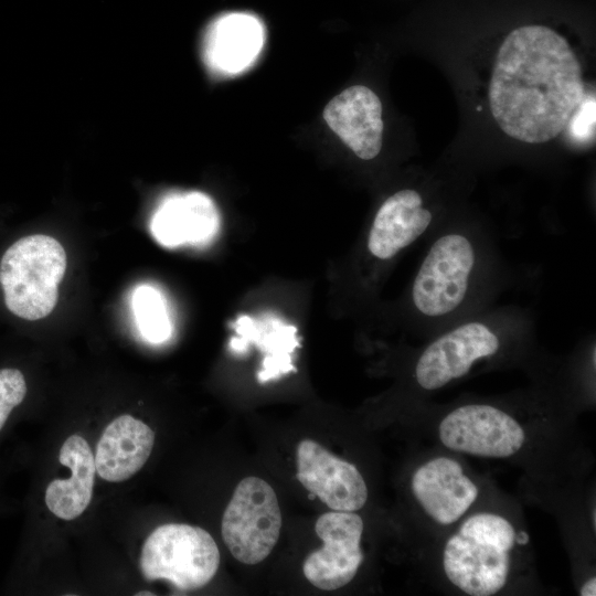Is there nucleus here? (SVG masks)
Wrapping results in <instances>:
<instances>
[{
  "mask_svg": "<svg viewBox=\"0 0 596 596\" xmlns=\"http://www.w3.org/2000/svg\"><path fill=\"white\" fill-rule=\"evenodd\" d=\"M363 528L362 518L351 511L320 515L315 530L323 544L304 562L302 571L308 582L323 590H334L350 583L364 558L361 549Z\"/></svg>",
  "mask_w": 596,
  "mask_h": 596,
  "instance_id": "obj_9",
  "label": "nucleus"
},
{
  "mask_svg": "<svg viewBox=\"0 0 596 596\" xmlns=\"http://www.w3.org/2000/svg\"><path fill=\"white\" fill-rule=\"evenodd\" d=\"M219 212L210 196L202 192L173 194L156 210L150 228L166 247L203 245L217 233Z\"/></svg>",
  "mask_w": 596,
  "mask_h": 596,
  "instance_id": "obj_14",
  "label": "nucleus"
},
{
  "mask_svg": "<svg viewBox=\"0 0 596 596\" xmlns=\"http://www.w3.org/2000/svg\"><path fill=\"white\" fill-rule=\"evenodd\" d=\"M447 448L473 456L507 458L521 450L525 433L507 412L489 404H467L448 413L438 427Z\"/></svg>",
  "mask_w": 596,
  "mask_h": 596,
  "instance_id": "obj_8",
  "label": "nucleus"
},
{
  "mask_svg": "<svg viewBox=\"0 0 596 596\" xmlns=\"http://www.w3.org/2000/svg\"><path fill=\"white\" fill-rule=\"evenodd\" d=\"M65 270L66 254L55 238L43 234L19 238L0 260V285L7 308L30 321L49 316L56 305Z\"/></svg>",
  "mask_w": 596,
  "mask_h": 596,
  "instance_id": "obj_5",
  "label": "nucleus"
},
{
  "mask_svg": "<svg viewBox=\"0 0 596 596\" xmlns=\"http://www.w3.org/2000/svg\"><path fill=\"white\" fill-rule=\"evenodd\" d=\"M281 529V513L272 486L258 477H246L236 486L223 513L222 538L241 563L264 561L275 547Z\"/></svg>",
  "mask_w": 596,
  "mask_h": 596,
  "instance_id": "obj_7",
  "label": "nucleus"
},
{
  "mask_svg": "<svg viewBox=\"0 0 596 596\" xmlns=\"http://www.w3.org/2000/svg\"><path fill=\"white\" fill-rule=\"evenodd\" d=\"M412 491L424 511L448 525L465 514L478 497V488L453 458L437 457L422 465L412 477Z\"/></svg>",
  "mask_w": 596,
  "mask_h": 596,
  "instance_id": "obj_12",
  "label": "nucleus"
},
{
  "mask_svg": "<svg viewBox=\"0 0 596 596\" xmlns=\"http://www.w3.org/2000/svg\"><path fill=\"white\" fill-rule=\"evenodd\" d=\"M264 45V26L254 15L228 13L216 19L204 40V58L213 71L237 74L247 68Z\"/></svg>",
  "mask_w": 596,
  "mask_h": 596,
  "instance_id": "obj_17",
  "label": "nucleus"
},
{
  "mask_svg": "<svg viewBox=\"0 0 596 596\" xmlns=\"http://www.w3.org/2000/svg\"><path fill=\"white\" fill-rule=\"evenodd\" d=\"M581 596H595L596 595V578L595 576L586 581L579 590Z\"/></svg>",
  "mask_w": 596,
  "mask_h": 596,
  "instance_id": "obj_22",
  "label": "nucleus"
},
{
  "mask_svg": "<svg viewBox=\"0 0 596 596\" xmlns=\"http://www.w3.org/2000/svg\"><path fill=\"white\" fill-rule=\"evenodd\" d=\"M136 595H138V596H140V595H153V593L143 592V593H137Z\"/></svg>",
  "mask_w": 596,
  "mask_h": 596,
  "instance_id": "obj_24",
  "label": "nucleus"
},
{
  "mask_svg": "<svg viewBox=\"0 0 596 596\" xmlns=\"http://www.w3.org/2000/svg\"><path fill=\"white\" fill-rule=\"evenodd\" d=\"M297 479L332 511H358L368 500L366 483L358 468L312 439L298 444Z\"/></svg>",
  "mask_w": 596,
  "mask_h": 596,
  "instance_id": "obj_10",
  "label": "nucleus"
},
{
  "mask_svg": "<svg viewBox=\"0 0 596 596\" xmlns=\"http://www.w3.org/2000/svg\"><path fill=\"white\" fill-rule=\"evenodd\" d=\"M596 102L594 95H585L583 102L570 118L565 128L568 137L577 143L594 140L596 121Z\"/></svg>",
  "mask_w": 596,
  "mask_h": 596,
  "instance_id": "obj_21",
  "label": "nucleus"
},
{
  "mask_svg": "<svg viewBox=\"0 0 596 596\" xmlns=\"http://www.w3.org/2000/svg\"><path fill=\"white\" fill-rule=\"evenodd\" d=\"M434 213L414 189L390 195L379 207L369 231L366 247L381 262L394 258L430 228Z\"/></svg>",
  "mask_w": 596,
  "mask_h": 596,
  "instance_id": "obj_11",
  "label": "nucleus"
},
{
  "mask_svg": "<svg viewBox=\"0 0 596 596\" xmlns=\"http://www.w3.org/2000/svg\"><path fill=\"white\" fill-rule=\"evenodd\" d=\"M491 260L481 234L449 230L428 247L411 287V305L425 327L462 318L488 280Z\"/></svg>",
  "mask_w": 596,
  "mask_h": 596,
  "instance_id": "obj_2",
  "label": "nucleus"
},
{
  "mask_svg": "<svg viewBox=\"0 0 596 596\" xmlns=\"http://www.w3.org/2000/svg\"><path fill=\"white\" fill-rule=\"evenodd\" d=\"M585 95L581 64L563 36L542 25L509 33L489 86L492 116L508 136L528 143L555 138Z\"/></svg>",
  "mask_w": 596,
  "mask_h": 596,
  "instance_id": "obj_1",
  "label": "nucleus"
},
{
  "mask_svg": "<svg viewBox=\"0 0 596 596\" xmlns=\"http://www.w3.org/2000/svg\"><path fill=\"white\" fill-rule=\"evenodd\" d=\"M514 538L513 525L502 515H470L445 544L443 568L447 578L471 596L497 594L510 573Z\"/></svg>",
  "mask_w": 596,
  "mask_h": 596,
  "instance_id": "obj_3",
  "label": "nucleus"
},
{
  "mask_svg": "<svg viewBox=\"0 0 596 596\" xmlns=\"http://www.w3.org/2000/svg\"><path fill=\"white\" fill-rule=\"evenodd\" d=\"M58 461L71 469V478L54 479L45 490V504L60 519L79 517L91 503L95 482V460L89 444L81 435L68 436L63 443Z\"/></svg>",
  "mask_w": 596,
  "mask_h": 596,
  "instance_id": "obj_18",
  "label": "nucleus"
},
{
  "mask_svg": "<svg viewBox=\"0 0 596 596\" xmlns=\"http://www.w3.org/2000/svg\"><path fill=\"white\" fill-rule=\"evenodd\" d=\"M132 309L141 336L151 343L168 340L172 332L167 305L161 292L150 285L137 287Z\"/></svg>",
  "mask_w": 596,
  "mask_h": 596,
  "instance_id": "obj_19",
  "label": "nucleus"
},
{
  "mask_svg": "<svg viewBox=\"0 0 596 596\" xmlns=\"http://www.w3.org/2000/svg\"><path fill=\"white\" fill-rule=\"evenodd\" d=\"M26 395V382L18 369L6 368L0 370V430L3 428L9 415L21 404Z\"/></svg>",
  "mask_w": 596,
  "mask_h": 596,
  "instance_id": "obj_20",
  "label": "nucleus"
},
{
  "mask_svg": "<svg viewBox=\"0 0 596 596\" xmlns=\"http://www.w3.org/2000/svg\"><path fill=\"white\" fill-rule=\"evenodd\" d=\"M235 336L230 340L234 353H244L254 344L264 354L257 381L266 383L296 369L292 355L299 345L297 328L281 319L265 316L259 319L243 315L233 324Z\"/></svg>",
  "mask_w": 596,
  "mask_h": 596,
  "instance_id": "obj_16",
  "label": "nucleus"
},
{
  "mask_svg": "<svg viewBox=\"0 0 596 596\" xmlns=\"http://www.w3.org/2000/svg\"><path fill=\"white\" fill-rule=\"evenodd\" d=\"M529 534L524 531L515 534L514 542L519 544H526L529 542Z\"/></svg>",
  "mask_w": 596,
  "mask_h": 596,
  "instance_id": "obj_23",
  "label": "nucleus"
},
{
  "mask_svg": "<svg viewBox=\"0 0 596 596\" xmlns=\"http://www.w3.org/2000/svg\"><path fill=\"white\" fill-rule=\"evenodd\" d=\"M330 129L363 160L375 158L382 148V104L376 94L354 85L334 96L324 107Z\"/></svg>",
  "mask_w": 596,
  "mask_h": 596,
  "instance_id": "obj_13",
  "label": "nucleus"
},
{
  "mask_svg": "<svg viewBox=\"0 0 596 596\" xmlns=\"http://www.w3.org/2000/svg\"><path fill=\"white\" fill-rule=\"evenodd\" d=\"M155 445L153 430L142 421L124 414L104 429L94 456L96 472L109 482H121L147 462Z\"/></svg>",
  "mask_w": 596,
  "mask_h": 596,
  "instance_id": "obj_15",
  "label": "nucleus"
},
{
  "mask_svg": "<svg viewBox=\"0 0 596 596\" xmlns=\"http://www.w3.org/2000/svg\"><path fill=\"white\" fill-rule=\"evenodd\" d=\"M525 322L520 315L489 312L447 326L419 354L414 369L417 384L434 391L465 376L478 361L497 355L508 332Z\"/></svg>",
  "mask_w": 596,
  "mask_h": 596,
  "instance_id": "obj_4",
  "label": "nucleus"
},
{
  "mask_svg": "<svg viewBox=\"0 0 596 596\" xmlns=\"http://www.w3.org/2000/svg\"><path fill=\"white\" fill-rule=\"evenodd\" d=\"M220 551L212 535L200 526L167 523L146 539L139 558L147 581L164 579L179 590H194L214 577Z\"/></svg>",
  "mask_w": 596,
  "mask_h": 596,
  "instance_id": "obj_6",
  "label": "nucleus"
}]
</instances>
